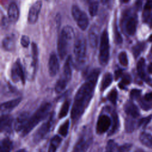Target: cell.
Here are the masks:
<instances>
[{"instance_id":"7402d4cb","label":"cell","mask_w":152,"mask_h":152,"mask_svg":"<svg viewBox=\"0 0 152 152\" xmlns=\"http://www.w3.org/2000/svg\"><path fill=\"white\" fill-rule=\"evenodd\" d=\"M2 45L7 50H12L15 46V39L14 36H8L4 38L2 42Z\"/></svg>"},{"instance_id":"ffe728a7","label":"cell","mask_w":152,"mask_h":152,"mask_svg":"<svg viewBox=\"0 0 152 152\" xmlns=\"http://www.w3.org/2000/svg\"><path fill=\"white\" fill-rule=\"evenodd\" d=\"M137 69L139 76L145 81H148L150 78L145 71V60L144 58H141L137 65Z\"/></svg>"},{"instance_id":"5bb4252c","label":"cell","mask_w":152,"mask_h":152,"mask_svg":"<svg viewBox=\"0 0 152 152\" xmlns=\"http://www.w3.org/2000/svg\"><path fill=\"white\" fill-rule=\"evenodd\" d=\"M12 118L8 114H4L1 118L0 129L1 132L10 133L12 129Z\"/></svg>"},{"instance_id":"4fadbf2b","label":"cell","mask_w":152,"mask_h":152,"mask_svg":"<svg viewBox=\"0 0 152 152\" xmlns=\"http://www.w3.org/2000/svg\"><path fill=\"white\" fill-rule=\"evenodd\" d=\"M28 113L25 112L20 113L17 116L14 123V128L17 132L23 130L28 121Z\"/></svg>"},{"instance_id":"603a6c76","label":"cell","mask_w":152,"mask_h":152,"mask_svg":"<svg viewBox=\"0 0 152 152\" xmlns=\"http://www.w3.org/2000/svg\"><path fill=\"white\" fill-rule=\"evenodd\" d=\"M140 141L144 145L152 148V135L147 133L142 132L140 135Z\"/></svg>"},{"instance_id":"d590c367","label":"cell","mask_w":152,"mask_h":152,"mask_svg":"<svg viewBox=\"0 0 152 152\" xmlns=\"http://www.w3.org/2000/svg\"><path fill=\"white\" fill-rule=\"evenodd\" d=\"M118 97V92L116 89L112 90L107 95L108 100L113 104H116Z\"/></svg>"},{"instance_id":"ab89813d","label":"cell","mask_w":152,"mask_h":152,"mask_svg":"<svg viewBox=\"0 0 152 152\" xmlns=\"http://www.w3.org/2000/svg\"><path fill=\"white\" fill-rule=\"evenodd\" d=\"M115 148V143L113 140H109L106 145V150L105 152H113Z\"/></svg>"},{"instance_id":"484cf974","label":"cell","mask_w":152,"mask_h":152,"mask_svg":"<svg viewBox=\"0 0 152 152\" xmlns=\"http://www.w3.org/2000/svg\"><path fill=\"white\" fill-rule=\"evenodd\" d=\"M113 77L110 73H106L104 76L102 81L100 90L102 91L106 90L112 83Z\"/></svg>"},{"instance_id":"4316f807","label":"cell","mask_w":152,"mask_h":152,"mask_svg":"<svg viewBox=\"0 0 152 152\" xmlns=\"http://www.w3.org/2000/svg\"><path fill=\"white\" fill-rule=\"evenodd\" d=\"M12 148V144L8 138H4L1 142L0 152H11Z\"/></svg>"},{"instance_id":"60d3db41","label":"cell","mask_w":152,"mask_h":152,"mask_svg":"<svg viewBox=\"0 0 152 152\" xmlns=\"http://www.w3.org/2000/svg\"><path fill=\"white\" fill-rule=\"evenodd\" d=\"M131 147H132V145L130 144H124L118 148V152H129Z\"/></svg>"},{"instance_id":"f35d334b","label":"cell","mask_w":152,"mask_h":152,"mask_svg":"<svg viewBox=\"0 0 152 152\" xmlns=\"http://www.w3.org/2000/svg\"><path fill=\"white\" fill-rule=\"evenodd\" d=\"M114 35H115V42L117 43H121L122 42V37L118 30L117 26H115V29H114Z\"/></svg>"},{"instance_id":"7c38bea8","label":"cell","mask_w":152,"mask_h":152,"mask_svg":"<svg viewBox=\"0 0 152 152\" xmlns=\"http://www.w3.org/2000/svg\"><path fill=\"white\" fill-rule=\"evenodd\" d=\"M137 26V18L135 16H130L125 21V31L129 36L135 34Z\"/></svg>"},{"instance_id":"1f68e13d","label":"cell","mask_w":152,"mask_h":152,"mask_svg":"<svg viewBox=\"0 0 152 152\" xmlns=\"http://www.w3.org/2000/svg\"><path fill=\"white\" fill-rule=\"evenodd\" d=\"M69 127V121L67 120L63 124H62L59 127V133L63 137H65L68 134Z\"/></svg>"},{"instance_id":"4dcf8cb0","label":"cell","mask_w":152,"mask_h":152,"mask_svg":"<svg viewBox=\"0 0 152 152\" xmlns=\"http://www.w3.org/2000/svg\"><path fill=\"white\" fill-rule=\"evenodd\" d=\"M69 102L68 100H66L62 104V107L60 110L59 113V118H64L66 114L68 113V112L69 110Z\"/></svg>"},{"instance_id":"f6af8a7d","label":"cell","mask_w":152,"mask_h":152,"mask_svg":"<svg viewBox=\"0 0 152 152\" xmlns=\"http://www.w3.org/2000/svg\"><path fill=\"white\" fill-rule=\"evenodd\" d=\"M152 100V92L147 93L144 96V100L145 102H150Z\"/></svg>"},{"instance_id":"3957f363","label":"cell","mask_w":152,"mask_h":152,"mask_svg":"<svg viewBox=\"0 0 152 152\" xmlns=\"http://www.w3.org/2000/svg\"><path fill=\"white\" fill-rule=\"evenodd\" d=\"M51 107V104L45 103L42 104L35 112L32 116L28 119L27 124L22 131V136L24 137L28 134L48 113Z\"/></svg>"},{"instance_id":"9f6ffc18","label":"cell","mask_w":152,"mask_h":152,"mask_svg":"<svg viewBox=\"0 0 152 152\" xmlns=\"http://www.w3.org/2000/svg\"><path fill=\"white\" fill-rule=\"evenodd\" d=\"M151 86H152V84H151Z\"/></svg>"},{"instance_id":"ba28073f","label":"cell","mask_w":152,"mask_h":152,"mask_svg":"<svg viewBox=\"0 0 152 152\" xmlns=\"http://www.w3.org/2000/svg\"><path fill=\"white\" fill-rule=\"evenodd\" d=\"M53 121V116L51 115L48 120L40 126L33 137V141L35 142H39L48 134L52 127Z\"/></svg>"},{"instance_id":"bcb514c9","label":"cell","mask_w":152,"mask_h":152,"mask_svg":"<svg viewBox=\"0 0 152 152\" xmlns=\"http://www.w3.org/2000/svg\"><path fill=\"white\" fill-rule=\"evenodd\" d=\"M122 74V72L121 70L118 69L117 71H115V78L116 80H117L118 78H119Z\"/></svg>"},{"instance_id":"db71d44e","label":"cell","mask_w":152,"mask_h":152,"mask_svg":"<svg viewBox=\"0 0 152 152\" xmlns=\"http://www.w3.org/2000/svg\"><path fill=\"white\" fill-rule=\"evenodd\" d=\"M46 1H52V0H46Z\"/></svg>"},{"instance_id":"8992f818","label":"cell","mask_w":152,"mask_h":152,"mask_svg":"<svg viewBox=\"0 0 152 152\" xmlns=\"http://www.w3.org/2000/svg\"><path fill=\"white\" fill-rule=\"evenodd\" d=\"M109 58V41L107 31L104 30L100 37V45L99 50V62L102 65H106Z\"/></svg>"},{"instance_id":"ac0fdd59","label":"cell","mask_w":152,"mask_h":152,"mask_svg":"<svg viewBox=\"0 0 152 152\" xmlns=\"http://www.w3.org/2000/svg\"><path fill=\"white\" fill-rule=\"evenodd\" d=\"M72 59L71 57L69 56L64 64V71H63V76L62 78L66 80L68 82L71 80V75H72Z\"/></svg>"},{"instance_id":"8fae6325","label":"cell","mask_w":152,"mask_h":152,"mask_svg":"<svg viewBox=\"0 0 152 152\" xmlns=\"http://www.w3.org/2000/svg\"><path fill=\"white\" fill-rule=\"evenodd\" d=\"M42 5V1L39 0L35 2L30 7L28 15V21L30 24H34L37 20Z\"/></svg>"},{"instance_id":"6da1fadb","label":"cell","mask_w":152,"mask_h":152,"mask_svg":"<svg viewBox=\"0 0 152 152\" xmlns=\"http://www.w3.org/2000/svg\"><path fill=\"white\" fill-rule=\"evenodd\" d=\"M100 72V71L99 69H93L77 91L71 114L73 124L78 122L89 104L93 96Z\"/></svg>"},{"instance_id":"7bdbcfd3","label":"cell","mask_w":152,"mask_h":152,"mask_svg":"<svg viewBox=\"0 0 152 152\" xmlns=\"http://www.w3.org/2000/svg\"><path fill=\"white\" fill-rule=\"evenodd\" d=\"M140 94H141V91L140 90L133 89L131 90V91L130 93V96H131V99H135L140 97Z\"/></svg>"},{"instance_id":"681fc988","label":"cell","mask_w":152,"mask_h":152,"mask_svg":"<svg viewBox=\"0 0 152 152\" xmlns=\"http://www.w3.org/2000/svg\"><path fill=\"white\" fill-rule=\"evenodd\" d=\"M134 152H146V151L142 150V149H138V150H137L136 151H135Z\"/></svg>"},{"instance_id":"11a10c76","label":"cell","mask_w":152,"mask_h":152,"mask_svg":"<svg viewBox=\"0 0 152 152\" xmlns=\"http://www.w3.org/2000/svg\"><path fill=\"white\" fill-rule=\"evenodd\" d=\"M39 152H43V151H39Z\"/></svg>"},{"instance_id":"ee69618b","label":"cell","mask_w":152,"mask_h":152,"mask_svg":"<svg viewBox=\"0 0 152 152\" xmlns=\"http://www.w3.org/2000/svg\"><path fill=\"white\" fill-rule=\"evenodd\" d=\"M152 10V0H147L144 7V11H150Z\"/></svg>"},{"instance_id":"7a4b0ae2","label":"cell","mask_w":152,"mask_h":152,"mask_svg":"<svg viewBox=\"0 0 152 152\" xmlns=\"http://www.w3.org/2000/svg\"><path fill=\"white\" fill-rule=\"evenodd\" d=\"M74 37V31L72 27L69 26L64 27L58 41V52L61 59L65 57L70 43Z\"/></svg>"},{"instance_id":"d6a6232c","label":"cell","mask_w":152,"mask_h":152,"mask_svg":"<svg viewBox=\"0 0 152 152\" xmlns=\"http://www.w3.org/2000/svg\"><path fill=\"white\" fill-rule=\"evenodd\" d=\"M135 128V123L131 119H126L125 121V130L127 132H132Z\"/></svg>"},{"instance_id":"83f0119b","label":"cell","mask_w":152,"mask_h":152,"mask_svg":"<svg viewBox=\"0 0 152 152\" xmlns=\"http://www.w3.org/2000/svg\"><path fill=\"white\" fill-rule=\"evenodd\" d=\"M67 83H68V81L65 80L64 78H63L62 77L60 78L58 81L56 82V86H55V91L56 93H61L62 91H63L66 85H67Z\"/></svg>"},{"instance_id":"9a60e30c","label":"cell","mask_w":152,"mask_h":152,"mask_svg":"<svg viewBox=\"0 0 152 152\" xmlns=\"http://www.w3.org/2000/svg\"><path fill=\"white\" fill-rule=\"evenodd\" d=\"M49 72L50 76H55L59 69V62L56 55L55 53H52L49 59Z\"/></svg>"},{"instance_id":"9c48e42d","label":"cell","mask_w":152,"mask_h":152,"mask_svg":"<svg viewBox=\"0 0 152 152\" xmlns=\"http://www.w3.org/2000/svg\"><path fill=\"white\" fill-rule=\"evenodd\" d=\"M11 76L14 82H20L23 84H24V74L23 66L19 60H17L12 65L11 71Z\"/></svg>"},{"instance_id":"f907efd6","label":"cell","mask_w":152,"mask_h":152,"mask_svg":"<svg viewBox=\"0 0 152 152\" xmlns=\"http://www.w3.org/2000/svg\"><path fill=\"white\" fill-rule=\"evenodd\" d=\"M129 1V0H121V1H122V2H124V3H126V2H128Z\"/></svg>"},{"instance_id":"5b68a950","label":"cell","mask_w":152,"mask_h":152,"mask_svg":"<svg viewBox=\"0 0 152 152\" xmlns=\"http://www.w3.org/2000/svg\"><path fill=\"white\" fill-rule=\"evenodd\" d=\"M86 41L83 37L78 38L74 46V54L75 61L77 65L81 66L84 64L86 56Z\"/></svg>"},{"instance_id":"836d02e7","label":"cell","mask_w":152,"mask_h":152,"mask_svg":"<svg viewBox=\"0 0 152 152\" xmlns=\"http://www.w3.org/2000/svg\"><path fill=\"white\" fill-rule=\"evenodd\" d=\"M131 81V77L129 76V75L128 74H125L124 75L122 80L121 81V82L119 84V87L121 88H125V87L130 84Z\"/></svg>"},{"instance_id":"f546056e","label":"cell","mask_w":152,"mask_h":152,"mask_svg":"<svg viewBox=\"0 0 152 152\" xmlns=\"http://www.w3.org/2000/svg\"><path fill=\"white\" fill-rule=\"evenodd\" d=\"M99 3L96 1H91L88 7V11L91 16H95L98 11Z\"/></svg>"},{"instance_id":"d4e9b609","label":"cell","mask_w":152,"mask_h":152,"mask_svg":"<svg viewBox=\"0 0 152 152\" xmlns=\"http://www.w3.org/2000/svg\"><path fill=\"white\" fill-rule=\"evenodd\" d=\"M61 142V138L58 135H55L50 141L48 152H56V149Z\"/></svg>"},{"instance_id":"2e32d148","label":"cell","mask_w":152,"mask_h":152,"mask_svg":"<svg viewBox=\"0 0 152 152\" xmlns=\"http://www.w3.org/2000/svg\"><path fill=\"white\" fill-rule=\"evenodd\" d=\"M21 98H17L10 100L8 102L3 103L1 105V112L2 113L7 114V112H10L14 108H15L21 102Z\"/></svg>"},{"instance_id":"74e56055","label":"cell","mask_w":152,"mask_h":152,"mask_svg":"<svg viewBox=\"0 0 152 152\" xmlns=\"http://www.w3.org/2000/svg\"><path fill=\"white\" fill-rule=\"evenodd\" d=\"M152 118V116H148L147 117L143 118L141 119L138 122V126L139 127H145L150 122Z\"/></svg>"},{"instance_id":"e575fe53","label":"cell","mask_w":152,"mask_h":152,"mask_svg":"<svg viewBox=\"0 0 152 152\" xmlns=\"http://www.w3.org/2000/svg\"><path fill=\"white\" fill-rule=\"evenodd\" d=\"M31 49H32V59H33V65L34 66H36L37 61V56H38V50L37 45L36 43H33L31 45Z\"/></svg>"},{"instance_id":"277c9868","label":"cell","mask_w":152,"mask_h":152,"mask_svg":"<svg viewBox=\"0 0 152 152\" xmlns=\"http://www.w3.org/2000/svg\"><path fill=\"white\" fill-rule=\"evenodd\" d=\"M91 141V131L90 129L85 128L75 143L72 152H87Z\"/></svg>"},{"instance_id":"cb8c5ba5","label":"cell","mask_w":152,"mask_h":152,"mask_svg":"<svg viewBox=\"0 0 152 152\" xmlns=\"http://www.w3.org/2000/svg\"><path fill=\"white\" fill-rule=\"evenodd\" d=\"M119 119L118 115L116 112H113L112 113V124H111V129L109 132V135H111L113 134H115L119 128Z\"/></svg>"},{"instance_id":"30bf717a","label":"cell","mask_w":152,"mask_h":152,"mask_svg":"<svg viewBox=\"0 0 152 152\" xmlns=\"http://www.w3.org/2000/svg\"><path fill=\"white\" fill-rule=\"evenodd\" d=\"M112 124V120L106 115H102L99 116L97 125H96V132L99 134H102L106 132Z\"/></svg>"},{"instance_id":"52a82bcc","label":"cell","mask_w":152,"mask_h":152,"mask_svg":"<svg viewBox=\"0 0 152 152\" xmlns=\"http://www.w3.org/2000/svg\"><path fill=\"white\" fill-rule=\"evenodd\" d=\"M72 15L78 26L82 30H85L88 26V17L77 5H73L71 9Z\"/></svg>"},{"instance_id":"e0dca14e","label":"cell","mask_w":152,"mask_h":152,"mask_svg":"<svg viewBox=\"0 0 152 152\" xmlns=\"http://www.w3.org/2000/svg\"><path fill=\"white\" fill-rule=\"evenodd\" d=\"M125 112L132 118H137L140 115L139 109L137 106L131 102H127L124 107Z\"/></svg>"},{"instance_id":"f1b7e54d","label":"cell","mask_w":152,"mask_h":152,"mask_svg":"<svg viewBox=\"0 0 152 152\" xmlns=\"http://www.w3.org/2000/svg\"><path fill=\"white\" fill-rule=\"evenodd\" d=\"M145 46V44L144 43H138L132 47V53L135 58H137L144 50Z\"/></svg>"},{"instance_id":"44dd1931","label":"cell","mask_w":152,"mask_h":152,"mask_svg":"<svg viewBox=\"0 0 152 152\" xmlns=\"http://www.w3.org/2000/svg\"><path fill=\"white\" fill-rule=\"evenodd\" d=\"M88 40L92 48H96L98 40V31L95 26L91 28L88 33Z\"/></svg>"},{"instance_id":"c3c4849f","label":"cell","mask_w":152,"mask_h":152,"mask_svg":"<svg viewBox=\"0 0 152 152\" xmlns=\"http://www.w3.org/2000/svg\"><path fill=\"white\" fill-rule=\"evenodd\" d=\"M16 152H27L26 150H24V149H20V150H18L17 151H16Z\"/></svg>"},{"instance_id":"8d00e7d4","label":"cell","mask_w":152,"mask_h":152,"mask_svg":"<svg viewBox=\"0 0 152 152\" xmlns=\"http://www.w3.org/2000/svg\"><path fill=\"white\" fill-rule=\"evenodd\" d=\"M119 61L120 64L124 66H126L128 64V58H127V55L125 52H121L118 56Z\"/></svg>"},{"instance_id":"f5cc1de1","label":"cell","mask_w":152,"mask_h":152,"mask_svg":"<svg viewBox=\"0 0 152 152\" xmlns=\"http://www.w3.org/2000/svg\"><path fill=\"white\" fill-rule=\"evenodd\" d=\"M151 52L152 53V46H151Z\"/></svg>"},{"instance_id":"7dc6e473","label":"cell","mask_w":152,"mask_h":152,"mask_svg":"<svg viewBox=\"0 0 152 152\" xmlns=\"http://www.w3.org/2000/svg\"><path fill=\"white\" fill-rule=\"evenodd\" d=\"M148 72H149L150 74H152V63H151V64L149 65V66H148Z\"/></svg>"},{"instance_id":"b9f144b4","label":"cell","mask_w":152,"mask_h":152,"mask_svg":"<svg viewBox=\"0 0 152 152\" xmlns=\"http://www.w3.org/2000/svg\"><path fill=\"white\" fill-rule=\"evenodd\" d=\"M29 43H30L29 37L27 36H26V35L23 36L21 37V45L24 48H27L29 45Z\"/></svg>"},{"instance_id":"d6986e66","label":"cell","mask_w":152,"mask_h":152,"mask_svg":"<svg viewBox=\"0 0 152 152\" xmlns=\"http://www.w3.org/2000/svg\"><path fill=\"white\" fill-rule=\"evenodd\" d=\"M8 15L9 20L12 22H15L17 21L19 17V11L17 5L12 2L11 3L8 10Z\"/></svg>"},{"instance_id":"816d5d0a","label":"cell","mask_w":152,"mask_h":152,"mask_svg":"<svg viewBox=\"0 0 152 152\" xmlns=\"http://www.w3.org/2000/svg\"><path fill=\"white\" fill-rule=\"evenodd\" d=\"M102 1V2H103V3H106L108 0H101Z\"/></svg>"}]
</instances>
